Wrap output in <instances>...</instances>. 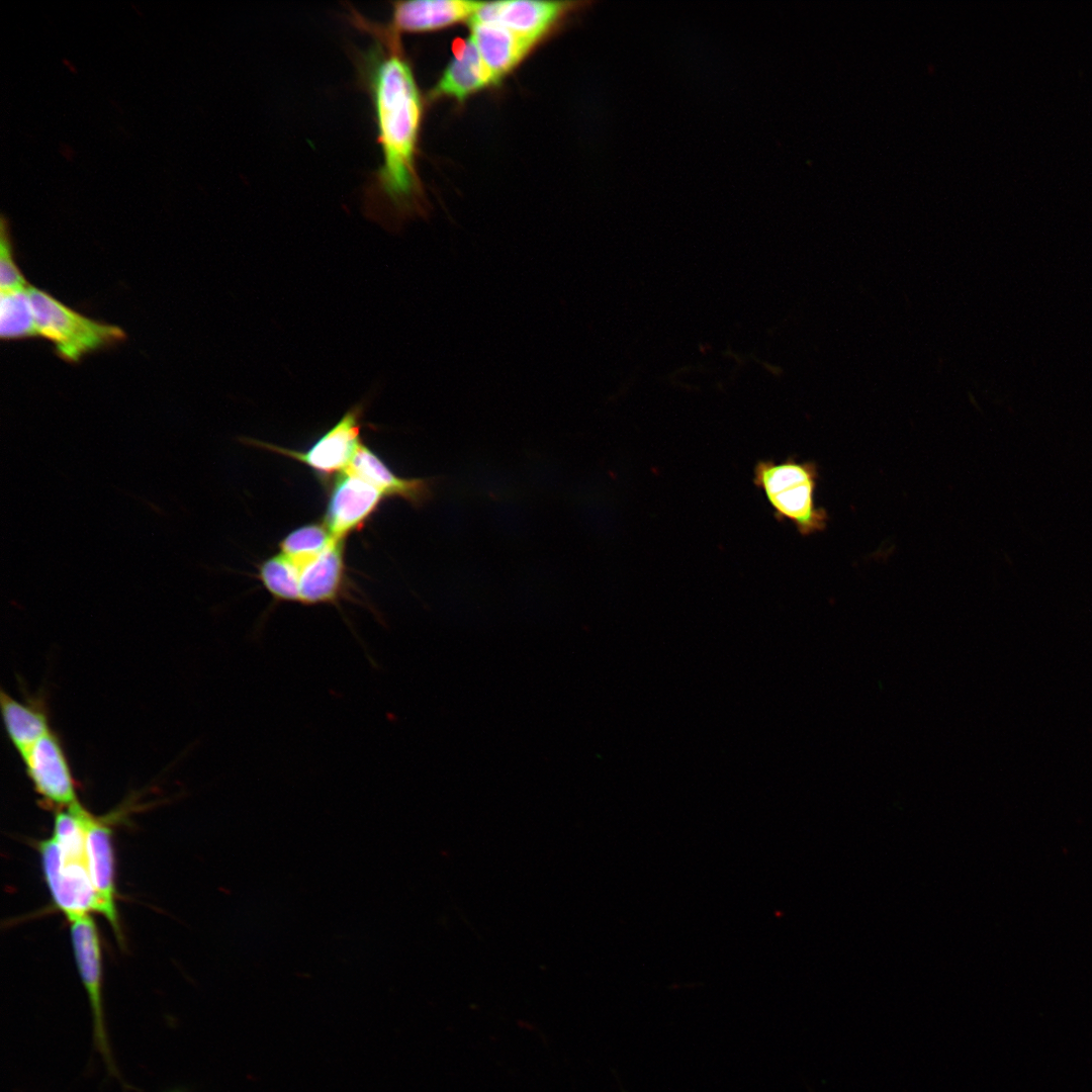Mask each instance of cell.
Instances as JSON below:
<instances>
[{"label": "cell", "mask_w": 1092, "mask_h": 1092, "mask_svg": "<svg viewBox=\"0 0 1092 1092\" xmlns=\"http://www.w3.org/2000/svg\"><path fill=\"white\" fill-rule=\"evenodd\" d=\"M167 1092H185V1091L183 1089H180V1088H175V1089L169 1090Z\"/></svg>", "instance_id": "21"}, {"label": "cell", "mask_w": 1092, "mask_h": 1092, "mask_svg": "<svg viewBox=\"0 0 1092 1092\" xmlns=\"http://www.w3.org/2000/svg\"><path fill=\"white\" fill-rule=\"evenodd\" d=\"M300 572L298 564L280 553L260 564L258 577L275 601L299 603Z\"/></svg>", "instance_id": "18"}, {"label": "cell", "mask_w": 1092, "mask_h": 1092, "mask_svg": "<svg viewBox=\"0 0 1092 1092\" xmlns=\"http://www.w3.org/2000/svg\"><path fill=\"white\" fill-rule=\"evenodd\" d=\"M324 524H307L288 533L280 542L281 553L300 568L318 556L334 540Z\"/></svg>", "instance_id": "19"}, {"label": "cell", "mask_w": 1092, "mask_h": 1092, "mask_svg": "<svg viewBox=\"0 0 1092 1092\" xmlns=\"http://www.w3.org/2000/svg\"><path fill=\"white\" fill-rule=\"evenodd\" d=\"M362 404L353 406L305 451L290 450L255 440H249V443L295 459L324 476L341 473L349 467L362 443Z\"/></svg>", "instance_id": "5"}, {"label": "cell", "mask_w": 1092, "mask_h": 1092, "mask_svg": "<svg viewBox=\"0 0 1092 1092\" xmlns=\"http://www.w3.org/2000/svg\"><path fill=\"white\" fill-rule=\"evenodd\" d=\"M71 939L81 981L86 990L93 1023V1043L108 1072L118 1073L109 1045L102 1000V964L98 931L93 918L82 915L69 920Z\"/></svg>", "instance_id": "4"}, {"label": "cell", "mask_w": 1092, "mask_h": 1092, "mask_svg": "<svg viewBox=\"0 0 1092 1092\" xmlns=\"http://www.w3.org/2000/svg\"><path fill=\"white\" fill-rule=\"evenodd\" d=\"M471 38L493 84L500 82L533 43L496 23L470 22Z\"/></svg>", "instance_id": "14"}, {"label": "cell", "mask_w": 1092, "mask_h": 1092, "mask_svg": "<svg viewBox=\"0 0 1092 1092\" xmlns=\"http://www.w3.org/2000/svg\"><path fill=\"white\" fill-rule=\"evenodd\" d=\"M43 876L56 906L72 919L99 912L87 862L64 859L53 837L38 844Z\"/></svg>", "instance_id": "6"}, {"label": "cell", "mask_w": 1092, "mask_h": 1092, "mask_svg": "<svg viewBox=\"0 0 1092 1092\" xmlns=\"http://www.w3.org/2000/svg\"><path fill=\"white\" fill-rule=\"evenodd\" d=\"M345 540L334 539L314 559L301 567L299 604L338 605L347 595Z\"/></svg>", "instance_id": "11"}, {"label": "cell", "mask_w": 1092, "mask_h": 1092, "mask_svg": "<svg viewBox=\"0 0 1092 1092\" xmlns=\"http://www.w3.org/2000/svg\"><path fill=\"white\" fill-rule=\"evenodd\" d=\"M28 287L1 290L0 337L4 341L38 336Z\"/></svg>", "instance_id": "17"}, {"label": "cell", "mask_w": 1092, "mask_h": 1092, "mask_svg": "<svg viewBox=\"0 0 1092 1092\" xmlns=\"http://www.w3.org/2000/svg\"><path fill=\"white\" fill-rule=\"evenodd\" d=\"M388 55L372 52L367 63V85L373 101L382 164L375 173L367 202L368 215L395 226L418 211L415 154L422 118L421 96L394 39L380 38Z\"/></svg>", "instance_id": "1"}, {"label": "cell", "mask_w": 1092, "mask_h": 1092, "mask_svg": "<svg viewBox=\"0 0 1092 1092\" xmlns=\"http://www.w3.org/2000/svg\"><path fill=\"white\" fill-rule=\"evenodd\" d=\"M29 284L15 263L8 221L1 218L0 231V287L10 290L27 287Z\"/></svg>", "instance_id": "20"}, {"label": "cell", "mask_w": 1092, "mask_h": 1092, "mask_svg": "<svg viewBox=\"0 0 1092 1092\" xmlns=\"http://www.w3.org/2000/svg\"><path fill=\"white\" fill-rule=\"evenodd\" d=\"M819 479L818 466L813 461L760 460L753 469V483L764 494L775 518L789 521L802 536L826 529L829 516L817 507L815 492Z\"/></svg>", "instance_id": "2"}, {"label": "cell", "mask_w": 1092, "mask_h": 1092, "mask_svg": "<svg viewBox=\"0 0 1092 1092\" xmlns=\"http://www.w3.org/2000/svg\"><path fill=\"white\" fill-rule=\"evenodd\" d=\"M26 774L40 801L61 810L78 803L76 783L57 735L50 731L22 757Z\"/></svg>", "instance_id": "7"}, {"label": "cell", "mask_w": 1092, "mask_h": 1092, "mask_svg": "<svg viewBox=\"0 0 1092 1092\" xmlns=\"http://www.w3.org/2000/svg\"><path fill=\"white\" fill-rule=\"evenodd\" d=\"M87 868L101 913L115 933L120 932L115 906L114 853L112 831L105 821L86 814Z\"/></svg>", "instance_id": "10"}, {"label": "cell", "mask_w": 1092, "mask_h": 1092, "mask_svg": "<svg viewBox=\"0 0 1092 1092\" xmlns=\"http://www.w3.org/2000/svg\"><path fill=\"white\" fill-rule=\"evenodd\" d=\"M568 4L527 0L483 2L470 17V22L500 24L534 44L567 9Z\"/></svg>", "instance_id": "9"}, {"label": "cell", "mask_w": 1092, "mask_h": 1092, "mask_svg": "<svg viewBox=\"0 0 1092 1092\" xmlns=\"http://www.w3.org/2000/svg\"><path fill=\"white\" fill-rule=\"evenodd\" d=\"M28 293L38 336L51 341L56 354L67 362H78L125 339L119 327L90 318L42 289L29 285Z\"/></svg>", "instance_id": "3"}, {"label": "cell", "mask_w": 1092, "mask_h": 1092, "mask_svg": "<svg viewBox=\"0 0 1092 1092\" xmlns=\"http://www.w3.org/2000/svg\"><path fill=\"white\" fill-rule=\"evenodd\" d=\"M383 496L352 471L341 472L332 487L325 515V525L333 538L345 540L348 534L362 527Z\"/></svg>", "instance_id": "8"}, {"label": "cell", "mask_w": 1092, "mask_h": 1092, "mask_svg": "<svg viewBox=\"0 0 1092 1092\" xmlns=\"http://www.w3.org/2000/svg\"><path fill=\"white\" fill-rule=\"evenodd\" d=\"M483 2L419 0L393 3L390 37L397 32H421L445 27L471 17Z\"/></svg>", "instance_id": "12"}, {"label": "cell", "mask_w": 1092, "mask_h": 1092, "mask_svg": "<svg viewBox=\"0 0 1092 1092\" xmlns=\"http://www.w3.org/2000/svg\"><path fill=\"white\" fill-rule=\"evenodd\" d=\"M347 469L375 486L384 496H399L415 507L423 506L433 495L434 479L397 476L362 443Z\"/></svg>", "instance_id": "13"}, {"label": "cell", "mask_w": 1092, "mask_h": 1092, "mask_svg": "<svg viewBox=\"0 0 1092 1092\" xmlns=\"http://www.w3.org/2000/svg\"><path fill=\"white\" fill-rule=\"evenodd\" d=\"M0 708L8 738L20 757L51 731L39 702H22L2 691Z\"/></svg>", "instance_id": "16"}, {"label": "cell", "mask_w": 1092, "mask_h": 1092, "mask_svg": "<svg viewBox=\"0 0 1092 1092\" xmlns=\"http://www.w3.org/2000/svg\"><path fill=\"white\" fill-rule=\"evenodd\" d=\"M493 84L472 38L462 42L433 90V95H446L463 100L468 95Z\"/></svg>", "instance_id": "15"}]
</instances>
